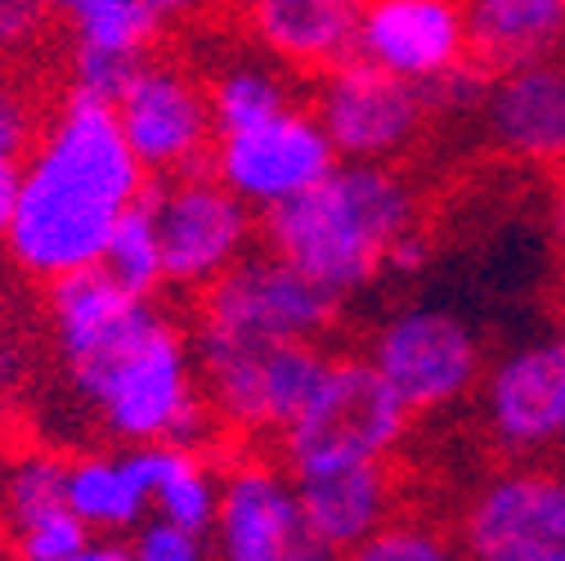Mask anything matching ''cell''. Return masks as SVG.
<instances>
[{"label": "cell", "mask_w": 565, "mask_h": 561, "mask_svg": "<svg viewBox=\"0 0 565 561\" xmlns=\"http://www.w3.org/2000/svg\"><path fill=\"white\" fill-rule=\"evenodd\" d=\"M145 193L149 171L130 154L113 104L73 86L23 167L6 252L45 284L99 265L113 225Z\"/></svg>", "instance_id": "cell-1"}, {"label": "cell", "mask_w": 565, "mask_h": 561, "mask_svg": "<svg viewBox=\"0 0 565 561\" xmlns=\"http://www.w3.org/2000/svg\"><path fill=\"white\" fill-rule=\"evenodd\" d=\"M260 221L274 256L332 297H350L386 269V247L417 230V189L391 162H337L315 189Z\"/></svg>", "instance_id": "cell-2"}, {"label": "cell", "mask_w": 565, "mask_h": 561, "mask_svg": "<svg viewBox=\"0 0 565 561\" xmlns=\"http://www.w3.org/2000/svg\"><path fill=\"white\" fill-rule=\"evenodd\" d=\"M67 382L121 445H198L211 432V404L198 387V356L180 324L153 301L104 350L67 369Z\"/></svg>", "instance_id": "cell-3"}, {"label": "cell", "mask_w": 565, "mask_h": 561, "mask_svg": "<svg viewBox=\"0 0 565 561\" xmlns=\"http://www.w3.org/2000/svg\"><path fill=\"white\" fill-rule=\"evenodd\" d=\"M408 409L373 369V360H332L306 409L282 432V454L292 472L386 463L404 432Z\"/></svg>", "instance_id": "cell-4"}, {"label": "cell", "mask_w": 565, "mask_h": 561, "mask_svg": "<svg viewBox=\"0 0 565 561\" xmlns=\"http://www.w3.org/2000/svg\"><path fill=\"white\" fill-rule=\"evenodd\" d=\"M211 413L238 432H288L328 373L315 341H216L193 346Z\"/></svg>", "instance_id": "cell-5"}, {"label": "cell", "mask_w": 565, "mask_h": 561, "mask_svg": "<svg viewBox=\"0 0 565 561\" xmlns=\"http://www.w3.org/2000/svg\"><path fill=\"white\" fill-rule=\"evenodd\" d=\"M337 301L282 256H243L202 288L198 337L216 341H315L337 319Z\"/></svg>", "instance_id": "cell-6"}, {"label": "cell", "mask_w": 565, "mask_h": 561, "mask_svg": "<svg viewBox=\"0 0 565 561\" xmlns=\"http://www.w3.org/2000/svg\"><path fill=\"white\" fill-rule=\"evenodd\" d=\"M373 369L404 400L408 413H436L471 395L484 378L480 337L471 324L440 306H408L395 310L369 346Z\"/></svg>", "instance_id": "cell-7"}, {"label": "cell", "mask_w": 565, "mask_h": 561, "mask_svg": "<svg viewBox=\"0 0 565 561\" xmlns=\"http://www.w3.org/2000/svg\"><path fill=\"white\" fill-rule=\"evenodd\" d=\"M153 221L162 243V274L175 288H211L216 278L247 256L252 243V207L230 193L216 171H180L167 176L153 193Z\"/></svg>", "instance_id": "cell-8"}, {"label": "cell", "mask_w": 565, "mask_h": 561, "mask_svg": "<svg viewBox=\"0 0 565 561\" xmlns=\"http://www.w3.org/2000/svg\"><path fill=\"white\" fill-rule=\"evenodd\" d=\"M315 117L328 130L337 158L345 162H391L422 135L431 117L427 86H413L386 67L350 54L319 73Z\"/></svg>", "instance_id": "cell-9"}, {"label": "cell", "mask_w": 565, "mask_h": 561, "mask_svg": "<svg viewBox=\"0 0 565 561\" xmlns=\"http://www.w3.org/2000/svg\"><path fill=\"white\" fill-rule=\"evenodd\" d=\"M467 561H565V467L493 472L462 512Z\"/></svg>", "instance_id": "cell-10"}, {"label": "cell", "mask_w": 565, "mask_h": 561, "mask_svg": "<svg viewBox=\"0 0 565 561\" xmlns=\"http://www.w3.org/2000/svg\"><path fill=\"white\" fill-rule=\"evenodd\" d=\"M211 167H216V180L230 193H238L247 207H256L265 216L274 207L315 189L337 167V149L315 113L288 104L256 126L216 135Z\"/></svg>", "instance_id": "cell-11"}, {"label": "cell", "mask_w": 565, "mask_h": 561, "mask_svg": "<svg viewBox=\"0 0 565 561\" xmlns=\"http://www.w3.org/2000/svg\"><path fill=\"white\" fill-rule=\"evenodd\" d=\"M117 126L130 154L149 176H180L202 167L206 145L216 139L206 91L167 59H139L113 99Z\"/></svg>", "instance_id": "cell-12"}, {"label": "cell", "mask_w": 565, "mask_h": 561, "mask_svg": "<svg viewBox=\"0 0 565 561\" xmlns=\"http://www.w3.org/2000/svg\"><path fill=\"white\" fill-rule=\"evenodd\" d=\"M489 436L512 454H543L565 441V332L525 341L480 378Z\"/></svg>", "instance_id": "cell-13"}, {"label": "cell", "mask_w": 565, "mask_h": 561, "mask_svg": "<svg viewBox=\"0 0 565 561\" xmlns=\"http://www.w3.org/2000/svg\"><path fill=\"white\" fill-rule=\"evenodd\" d=\"M355 54L431 86L467 63V0H364Z\"/></svg>", "instance_id": "cell-14"}, {"label": "cell", "mask_w": 565, "mask_h": 561, "mask_svg": "<svg viewBox=\"0 0 565 561\" xmlns=\"http://www.w3.org/2000/svg\"><path fill=\"white\" fill-rule=\"evenodd\" d=\"M211 534L221 561H297L315 543L292 476L269 463L230 467Z\"/></svg>", "instance_id": "cell-15"}, {"label": "cell", "mask_w": 565, "mask_h": 561, "mask_svg": "<svg viewBox=\"0 0 565 561\" xmlns=\"http://www.w3.org/2000/svg\"><path fill=\"white\" fill-rule=\"evenodd\" d=\"M480 113L508 158L565 167V59H539L493 77Z\"/></svg>", "instance_id": "cell-16"}, {"label": "cell", "mask_w": 565, "mask_h": 561, "mask_svg": "<svg viewBox=\"0 0 565 561\" xmlns=\"http://www.w3.org/2000/svg\"><path fill=\"white\" fill-rule=\"evenodd\" d=\"M301 517L315 543L332 552L360 548L369 534H377L391 521L395 485L386 463H345V467H319V472H292Z\"/></svg>", "instance_id": "cell-17"}, {"label": "cell", "mask_w": 565, "mask_h": 561, "mask_svg": "<svg viewBox=\"0 0 565 561\" xmlns=\"http://www.w3.org/2000/svg\"><path fill=\"white\" fill-rule=\"evenodd\" d=\"M243 14L265 54L297 73H328L355 54L364 0H252Z\"/></svg>", "instance_id": "cell-18"}, {"label": "cell", "mask_w": 565, "mask_h": 561, "mask_svg": "<svg viewBox=\"0 0 565 561\" xmlns=\"http://www.w3.org/2000/svg\"><path fill=\"white\" fill-rule=\"evenodd\" d=\"M45 315H50V337L63 369H77L82 360H90L95 350H104L117 332H126L139 310L153 297H139L130 288H121L104 265H86L63 278L45 284Z\"/></svg>", "instance_id": "cell-19"}, {"label": "cell", "mask_w": 565, "mask_h": 561, "mask_svg": "<svg viewBox=\"0 0 565 561\" xmlns=\"http://www.w3.org/2000/svg\"><path fill=\"white\" fill-rule=\"evenodd\" d=\"M565 50V0H467V59L489 77Z\"/></svg>", "instance_id": "cell-20"}, {"label": "cell", "mask_w": 565, "mask_h": 561, "mask_svg": "<svg viewBox=\"0 0 565 561\" xmlns=\"http://www.w3.org/2000/svg\"><path fill=\"white\" fill-rule=\"evenodd\" d=\"M126 463H130L135 480L145 485V495L158 508V517H167L184 530L211 534L216 508H221V480L198 458L193 445H171V441L130 445Z\"/></svg>", "instance_id": "cell-21"}, {"label": "cell", "mask_w": 565, "mask_h": 561, "mask_svg": "<svg viewBox=\"0 0 565 561\" xmlns=\"http://www.w3.org/2000/svg\"><path fill=\"white\" fill-rule=\"evenodd\" d=\"M67 508L99 534H121L145 526L153 504L126 454H82L67 463Z\"/></svg>", "instance_id": "cell-22"}, {"label": "cell", "mask_w": 565, "mask_h": 561, "mask_svg": "<svg viewBox=\"0 0 565 561\" xmlns=\"http://www.w3.org/2000/svg\"><path fill=\"white\" fill-rule=\"evenodd\" d=\"M67 28H73V50L113 54V59H149L158 45L162 19L145 0H67L63 6Z\"/></svg>", "instance_id": "cell-23"}, {"label": "cell", "mask_w": 565, "mask_h": 561, "mask_svg": "<svg viewBox=\"0 0 565 561\" xmlns=\"http://www.w3.org/2000/svg\"><path fill=\"white\" fill-rule=\"evenodd\" d=\"M206 99H211L216 135H230V130H243V126H256L282 113L292 104V91H288V77L265 63H230L225 73L211 77Z\"/></svg>", "instance_id": "cell-24"}, {"label": "cell", "mask_w": 565, "mask_h": 561, "mask_svg": "<svg viewBox=\"0 0 565 561\" xmlns=\"http://www.w3.org/2000/svg\"><path fill=\"white\" fill-rule=\"evenodd\" d=\"M99 265L117 278L121 288H130L139 297H153L167 284V274H162V243H158V221H153L149 193L113 225Z\"/></svg>", "instance_id": "cell-25"}, {"label": "cell", "mask_w": 565, "mask_h": 561, "mask_svg": "<svg viewBox=\"0 0 565 561\" xmlns=\"http://www.w3.org/2000/svg\"><path fill=\"white\" fill-rule=\"evenodd\" d=\"M67 504V463L54 454H23L0 480V521L6 530L28 526Z\"/></svg>", "instance_id": "cell-26"}, {"label": "cell", "mask_w": 565, "mask_h": 561, "mask_svg": "<svg viewBox=\"0 0 565 561\" xmlns=\"http://www.w3.org/2000/svg\"><path fill=\"white\" fill-rule=\"evenodd\" d=\"M345 561H467L440 530L417 521H386L360 548H350Z\"/></svg>", "instance_id": "cell-27"}, {"label": "cell", "mask_w": 565, "mask_h": 561, "mask_svg": "<svg viewBox=\"0 0 565 561\" xmlns=\"http://www.w3.org/2000/svg\"><path fill=\"white\" fill-rule=\"evenodd\" d=\"M86 539H90V526L67 504L45 512V517H36V521H28V526L10 530V548H14L19 561H58L67 552H77Z\"/></svg>", "instance_id": "cell-28"}, {"label": "cell", "mask_w": 565, "mask_h": 561, "mask_svg": "<svg viewBox=\"0 0 565 561\" xmlns=\"http://www.w3.org/2000/svg\"><path fill=\"white\" fill-rule=\"evenodd\" d=\"M130 561H206V534L184 530L167 517H153L135 530Z\"/></svg>", "instance_id": "cell-29"}, {"label": "cell", "mask_w": 565, "mask_h": 561, "mask_svg": "<svg viewBox=\"0 0 565 561\" xmlns=\"http://www.w3.org/2000/svg\"><path fill=\"white\" fill-rule=\"evenodd\" d=\"M54 0H0V59L28 54L50 28Z\"/></svg>", "instance_id": "cell-30"}, {"label": "cell", "mask_w": 565, "mask_h": 561, "mask_svg": "<svg viewBox=\"0 0 565 561\" xmlns=\"http://www.w3.org/2000/svg\"><path fill=\"white\" fill-rule=\"evenodd\" d=\"M135 73L130 59H113V54H90V50H73V86L77 91H90L99 99H117L126 77Z\"/></svg>", "instance_id": "cell-31"}, {"label": "cell", "mask_w": 565, "mask_h": 561, "mask_svg": "<svg viewBox=\"0 0 565 561\" xmlns=\"http://www.w3.org/2000/svg\"><path fill=\"white\" fill-rule=\"evenodd\" d=\"M28 145H32V108L19 99V91L0 82V154L23 158Z\"/></svg>", "instance_id": "cell-32"}, {"label": "cell", "mask_w": 565, "mask_h": 561, "mask_svg": "<svg viewBox=\"0 0 565 561\" xmlns=\"http://www.w3.org/2000/svg\"><path fill=\"white\" fill-rule=\"evenodd\" d=\"M427 265H431V243L422 239V230H408L386 247V269L399 278H417Z\"/></svg>", "instance_id": "cell-33"}, {"label": "cell", "mask_w": 565, "mask_h": 561, "mask_svg": "<svg viewBox=\"0 0 565 561\" xmlns=\"http://www.w3.org/2000/svg\"><path fill=\"white\" fill-rule=\"evenodd\" d=\"M19 189H23V162L14 154H0V243H6V234L14 225Z\"/></svg>", "instance_id": "cell-34"}, {"label": "cell", "mask_w": 565, "mask_h": 561, "mask_svg": "<svg viewBox=\"0 0 565 561\" xmlns=\"http://www.w3.org/2000/svg\"><path fill=\"white\" fill-rule=\"evenodd\" d=\"M28 373V360H23V350L14 341L0 337V395H10Z\"/></svg>", "instance_id": "cell-35"}, {"label": "cell", "mask_w": 565, "mask_h": 561, "mask_svg": "<svg viewBox=\"0 0 565 561\" xmlns=\"http://www.w3.org/2000/svg\"><path fill=\"white\" fill-rule=\"evenodd\" d=\"M58 561H130V548L117 539H86L77 552H67Z\"/></svg>", "instance_id": "cell-36"}, {"label": "cell", "mask_w": 565, "mask_h": 561, "mask_svg": "<svg viewBox=\"0 0 565 561\" xmlns=\"http://www.w3.org/2000/svg\"><path fill=\"white\" fill-rule=\"evenodd\" d=\"M145 6H149L162 23H175V19H193V14L211 10V0H145Z\"/></svg>", "instance_id": "cell-37"}, {"label": "cell", "mask_w": 565, "mask_h": 561, "mask_svg": "<svg viewBox=\"0 0 565 561\" xmlns=\"http://www.w3.org/2000/svg\"><path fill=\"white\" fill-rule=\"evenodd\" d=\"M552 230H556V239L565 243V180H561L556 193H552Z\"/></svg>", "instance_id": "cell-38"}, {"label": "cell", "mask_w": 565, "mask_h": 561, "mask_svg": "<svg viewBox=\"0 0 565 561\" xmlns=\"http://www.w3.org/2000/svg\"><path fill=\"white\" fill-rule=\"evenodd\" d=\"M297 561H345V557H341V552H332V548H323V543H310Z\"/></svg>", "instance_id": "cell-39"}, {"label": "cell", "mask_w": 565, "mask_h": 561, "mask_svg": "<svg viewBox=\"0 0 565 561\" xmlns=\"http://www.w3.org/2000/svg\"><path fill=\"white\" fill-rule=\"evenodd\" d=\"M234 6H238V10H243V6H252V0H234Z\"/></svg>", "instance_id": "cell-40"}, {"label": "cell", "mask_w": 565, "mask_h": 561, "mask_svg": "<svg viewBox=\"0 0 565 561\" xmlns=\"http://www.w3.org/2000/svg\"><path fill=\"white\" fill-rule=\"evenodd\" d=\"M54 6H58V10H63V6H67V0H54Z\"/></svg>", "instance_id": "cell-41"}]
</instances>
